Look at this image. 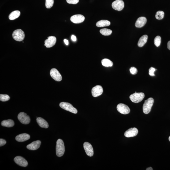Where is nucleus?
<instances>
[{"label":"nucleus","mask_w":170,"mask_h":170,"mask_svg":"<svg viewBox=\"0 0 170 170\" xmlns=\"http://www.w3.org/2000/svg\"><path fill=\"white\" fill-rule=\"evenodd\" d=\"M56 155L61 157L64 155L65 151V146L63 141L61 139L57 140L56 147Z\"/></svg>","instance_id":"1"},{"label":"nucleus","mask_w":170,"mask_h":170,"mask_svg":"<svg viewBox=\"0 0 170 170\" xmlns=\"http://www.w3.org/2000/svg\"><path fill=\"white\" fill-rule=\"evenodd\" d=\"M154 100L152 98H149L145 100L143 106L144 113L146 114H148L151 111V108L154 104Z\"/></svg>","instance_id":"2"},{"label":"nucleus","mask_w":170,"mask_h":170,"mask_svg":"<svg viewBox=\"0 0 170 170\" xmlns=\"http://www.w3.org/2000/svg\"><path fill=\"white\" fill-rule=\"evenodd\" d=\"M145 95L143 93H135L131 95L129 98L133 103H138L142 101Z\"/></svg>","instance_id":"3"},{"label":"nucleus","mask_w":170,"mask_h":170,"mask_svg":"<svg viewBox=\"0 0 170 170\" xmlns=\"http://www.w3.org/2000/svg\"><path fill=\"white\" fill-rule=\"evenodd\" d=\"M12 37L14 40L18 41H23L25 38L24 32L21 29L15 30L13 32Z\"/></svg>","instance_id":"4"},{"label":"nucleus","mask_w":170,"mask_h":170,"mask_svg":"<svg viewBox=\"0 0 170 170\" xmlns=\"http://www.w3.org/2000/svg\"><path fill=\"white\" fill-rule=\"evenodd\" d=\"M60 106L62 109L72 113L76 114L78 112L76 108H74L72 104L69 103L61 102L60 104Z\"/></svg>","instance_id":"5"},{"label":"nucleus","mask_w":170,"mask_h":170,"mask_svg":"<svg viewBox=\"0 0 170 170\" xmlns=\"http://www.w3.org/2000/svg\"><path fill=\"white\" fill-rule=\"evenodd\" d=\"M18 118L22 124L24 125H27L30 122V118L29 116L23 112H21L18 114Z\"/></svg>","instance_id":"6"},{"label":"nucleus","mask_w":170,"mask_h":170,"mask_svg":"<svg viewBox=\"0 0 170 170\" xmlns=\"http://www.w3.org/2000/svg\"><path fill=\"white\" fill-rule=\"evenodd\" d=\"M117 111L120 113L123 114H127L130 112V109L127 105L122 103H120L117 105Z\"/></svg>","instance_id":"7"},{"label":"nucleus","mask_w":170,"mask_h":170,"mask_svg":"<svg viewBox=\"0 0 170 170\" xmlns=\"http://www.w3.org/2000/svg\"><path fill=\"white\" fill-rule=\"evenodd\" d=\"M124 3L122 0H116L112 4V7L114 10L121 11L124 7Z\"/></svg>","instance_id":"8"},{"label":"nucleus","mask_w":170,"mask_h":170,"mask_svg":"<svg viewBox=\"0 0 170 170\" xmlns=\"http://www.w3.org/2000/svg\"><path fill=\"white\" fill-rule=\"evenodd\" d=\"M51 77L54 80L57 81H60L62 79V77L59 72L56 69H51L50 73Z\"/></svg>","instance_id":"9"},{"label":"nucleus","mask_w":170,"mask_h":170,"mask_svg":"<svg viewBox=\"0 0 170 170\" xmlns=\"http://www.w3.org/2000/svg\"><path fill=\"white\" fill-rule=\"evenodd\" d=\"M57 39L55 36H51L48 37V39L44 42V45L47 48L52 47L55 44Z\"/></svg>","instance_id":"10"},{"label":"nucleus","mask_w":170,"mask_h":170,"mask_svg":"<svg viewBox=\"0 0 170 170\" xmlns=\"http://www.w3.org/2000/svg\"><path fill=\"white\" fill-rule=\"evenodd\" d=\"M83 147L86 154L89 156L92 157L93 155V148L91 144L89 142H85L83 144Z\"/></svg>","instance_id":"11"},{"label":"nucleus","mask_w":170,"mask_h":170,"mask_svg":"<svg viewBox=\"0 0 170 170\" xmlns=\"http://www.w3.org/2000/svg\"><path fill=\"white\" fill-rule=\"evenodd\" d=\"M91 92L92 96L94 97H97L100 96L103 92V87L99 85L95 86L92 89Z\"/></svg>","instance_id":"12"},{"label":"nucleus","mask_w":170,"mask_h":170,"mask_svg":"<svg viewBox=\"0 0 170 170\" xmlns=\"http://www.w3.org/2000/svg\"><path fill=\"white\" fill-rule=\"evenodd\" d=\"M85 17L83 15L80 14H77L73 15L70 18V20L73 23L78 24L82 23L84 21Z\"/></svg>","instance_id":"13"},{"label":"nucleus","mask_w":170,"mask_h":170,"mask_svg":"<svg viewBox=\"0 0 170 170\" xmlns=\"http://www.w3.org/2000/svg\"><path fill=\"white\" fill-rule=\"evenodd\" d=\"M14 161L18 165L23 167H27L28 162L24 158L21 156H17L14 158Z\"/></svg>","instance_id":"14"},{"label":"nucleus","mask_w":170,"mask_h":170,"mask_svg":"<svg viewBox=\"0 0 170 170\" xmlns=\"http://www.w3.org/2000/svg\"><path fill=\"white\" fill-rule=\"evenodd\" d=\"M138 131L135 128H131L127 130L125 133V136L126 137H133L137 135Z\"/></svg>","instance_id":"15"},{"label":"nucleus","mask_w":170,"mask_h":170,"mask_svg":"<svg viewBox=\"0 0 170 170\" xmlns=\"http://www.w3.org/2000/svg\"><path fill=\"white\" fill-rule=\"evenodd\" d=\"M41 144V142L40 141H34L32 143L27 145V147L28 149L29 150H36L40 148Z\"/></svg>","instance_id":"16"},{"label":"nucleus","mask_w":170,"mask_h":170,"mask_svg":"<svg viewBox=\"0 0 170 170\" xmlns=\"http://www.w3.org/2000/svg\"><path fill=\"white\" fill-rule=\"evenodd\" d=\"M147 22V19L144 17H141L138 18L135 22V27L138 28H141L143 27Z\"/></svg>","instance_id":"17"},{"label":"nucleus","mask_w":170,"mask_h":170,"mask_svg":"<svg viewBox=\"0 0 170 170\" xmlns=\"http://www.w3.org/2000/svg\"><path fill=\"white\" fill-rule=\"evenodd\" d=\"M30 138L29 134L26 133H23L19 134L15 137V140L18 142H23L28 140Z\"/></svg>","instance_id":"18"},{"label":"nucleus","mask_w":170,"mask_h":170,"mask_svg":"<svg viewBox=\"0 0 170 170\" xmlns=\"http://www.w3.org/2000/svg\"><path fill=\"white\" fill-rule=\"evenodd\" d=\"M37 122L40 127L44 128H47L49 127V125L47 122L44 119L41 117H37Z\"/></svg>","instance_id":"19"},{"label":"nucleus","mask_w":170,"mask_h":170,"mask_svg":"<svg viewBox=\"0 0 170 170\" xmlns=\"http://www.w3.org/2000/svg\"><path fill=\"white\" fill-rule=\"evenodd\" d=\"M148 39L147 35H144L140 38L138 43V46L140 47H142L145 45L147 42Z\"/></svg>","instance_id":"20"},{"label":"nucleus","mask_w":170,"mask_h":170,"mask_svg":"<svg viewBox=\"0 0 170 170\" xmlns=\"http://www.w3.org/2000/svg\"><path fill=\"white\" fill-rule=\"evenodd\" d=\"M1 125L4 127H11L14 126V123L13 121L11 120H5L2 122Z\"/></svg>","instance_id":"21"},{"label":"nucleus","mask_w":170,"mask_h":170,"mask_svg":"<svg viewBox=\"0 0 170 170\" xmlns=\"http://www.w3.org/2000/svg\"><path fill=\"white\" fill-rule=\"evenodd\" d=\"M111 23L109 21L107 20H101L98 22L96 23L97 27H103L110 25Z\"/></svg>","instance_id":"22"},{"label":"nucleus","mask_w":170,"mask_h":170,"mask_svg":"<svg viewBox=\"0 0 170 170\" xmlns=\"http://www.w3.org/2000/svg\"><path fill=\"white\" fill-rule=\"evenodd\" d=\"M20 12L18 10L13 11L9 15V18L10 20H14L18 18L20 15Z\"/></svg>","instance_id":"23"},{"label":"nucleus","mask_w":170,"mask_h":170,"mask_svg":"<svg viewBox=\"0 0 170 170\" xmlns=\"http://www.w3.org/2000/svg\"><path fill=\"white\" fill-rule=\"evenodd\" d=\"M101 63L103 66L105 67H111L113 65L112 61L108 59H104L102 60Z\"/></svg>","instance_id":"24"},{"label":"nucleus","mask_w":170,"mask_h":170,"mask_svg":"<svg viewBox=\"0 0 170 170\" xmlns=\"http://www.w3.org/2000/svg\"><path fill=\"white\" fill-rule=\"evenodd\" d=\"M100 32L104 36H109L112 34V31L111 30L107 28H103L100 30Z\"/></svg>","instance_id":"25"},{"label":"nucleus","mask_w":170,"mask_h":170,"mask_svg":"<svg viewBox=\"0 0 170 170\" xmlns=\"http://www.w3.org/2000/svg\"><path fill=\"white\" fill-rule=\"evenodd\" d=\"M164 16V12L163 11H159L157 12L156 14L155 17L158 20H162Z\"/></svg>","instance_id":"26"},{"label":"nucleus","mask_w":170,"mask_h":170,"mask_svg":"<svg viewBox=\"0 0 170 170\" xmlns=\"http://www.w3.org/2000/svg\"><path fill=\"white\" fill-rule=\"evenodd\" d=\"M54 3V0H46L45 6L47 8L49 9L53 6Z\"/></svg>","instance_id":"27"},{"label":"nucleus","mask_w":170,"mask_h":170,"mask_svg":"<svg viewBox=\"0 0 170 170\" xmlns=\"http://www.w3.org/2000/svg\"><path fill=\"white\" fill-rule=\"evenodd\" d=\"M161 42V38L159 36H156L154 40V44L156 46L159 47L160 45Z\"/></svg>","instance_id":"28"},{"label":"nucleus","mask_w":170,"mask_h":170,"mask_svg":"<svg viewBox=\"0 0 170 170\" xmlns=\"http://www.w3.org/2000/svg\"><path fill=\"white\" fill-rule=\"evenodd\" d=\"M10 97L8 95L5 94L0 95V100L2 101H6L10 100Z\"/></svg>","instance_id":"29"},{"label":"nucleus","mask_w":170,"mask_h":170,"mask_svg":"<svg viewBox=\"0 0 170 170\" xmlns=\"http://www.w3.org/2000/svg\"><path fill=\"white\" fill-rule=\"evenodd\" d=\"M131 74L132 75H135L137 74L138 72L137 69L135 67H132L129 69Z\"/></svg>","instance_id":"30"},{"label":"nucleus","mask_w":170,"mask_h":170,"mask_svg":"<svg viewBox=\"0 0 170 170\" xmlns=\"http://www.w3.org/2000/svg\"><path fill=\"white\" fill-rule=\"evenodd\" d=\"M156 70L155 68L153 67H150L149 70V75L151 76H154L155 75L154 74V72Z\"/></svg>","instance_id":"31"},{"label":"nucleus","mask_w":170,"mask_h":170,"mask_svg":"<svg viewBox=\"0 0 170 170\" xmlns=\"http://www.w3.org/2000/svg\"><path fill=\"white\" fill-rule=\"evenodd\" d=\"M67 3L72 4H76L79 2V0H66Z\"/></svg>","instance_id":"32"},{"label":"nucleus","mask_w":170,"mask_h":170,"mask_svg":"<svg viewBox=\"0 0 170 170\" xmlns=\"http://www.w3.org/2000/svg\"><path fill=\"white\" fill-rule=\"evenodd\" d=\"M6 142L5 140L1 139H0V146H2L6 144Z\"/></svg>","instance_id":"33"},{"label":"nucleus","mask_w":170,"mask_h":170,"mask_svg":"<svg viewBox=\"0 0 170 170\" xmlns=\"http://www.w3.org/2000/svg\"><path fill=\"white\" fill-rule=\"evenodd\" d=\"M71 39L74 42L76 41L77 40L76 37L74 35H72L71 36Z\"/></svg>","instance_id":"34"},{"label":"nucleus","mask_w":170,"mask_h":170,"mask_svg":"<svg viewBox=\"0 0 170 170\" xmlns=\"http://www.w3.org/2000/svg\"><path fill=\"white\" fill-rule=\"evenodd\" d=\"M64 41L66 45H68L69 44V41H68V40H66V39H65V40H64Z\"/></svg>","instance_id":"35"},{"label":"nucleus","mask_w":170,"mask_h":170,"mask_svg":"<svg viewBox=\"0 0 170 170\" xmlns=\"http://www.w3.org/2000/svg\"><path fill=\"white\" fill-rule=\"evenodd\" d=\"M167 47H168V49L170 50V40L168 42V44H167Z\"/></svg>","instance_id":"36"},{"label":"nucleus","mask_w":170,"mask_h":170,"mask_svg":"<svg viewBox=\"0 0 170 170\" xmlns=\"http://www.w3.org/2000/svg\"><path fill=\"white\" fill-rule=\"evenodd\" d=\"M146 170H153V168H151V167H148L147 168H146Z\"/></svg>","instance_id":"37"},{"label":"nucleus","mask_w":170,"mask_h":170,"mask_svg":"<svg viewBox=\"0 0 170 170\" xmlns=\"http://www.w3.org/2000/svg\"><path fill=\"white\" fill-rule=\"evenodd\" d=\"M168 140H169V142H170V136L169 137V138H168Z\"/></svg>","instance_id":"38"}]
</instances>
